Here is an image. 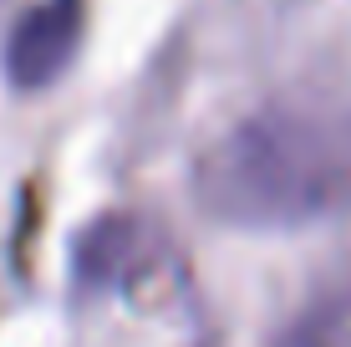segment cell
<instances>
[{
  "instance_id": "obj_3",
  "label": "cell",
  "mask_w": 351,
  "mask_h": 347,
  "mask_svg": "<svg viewBox=\"0 0 351 347\" xmlns=\"http://www.w3.org/2000/svg\"><path fill=\"white\" fill-rule=\"evenodd\" d=\"M285 347H351V256L336 260L306 296L285 332Z\"/></svg>"
},
{
  "instance_id": "obj_2",
  "label": "cell",
  "mask_w": 351,
  "mask_h": 347,
  "mask_svg": "<svg viewBox=\"0 0 351 347\" xmlns=\"http://www.w3.org/2000/svg\"><path fill=\"white\" fill-rule=\"evenodd\" d=\"M82 46V0H41L16 21L5 41V77L16 87H51Z\"/></svg>"
},
{
  "instance_id": "obj_4",
  "label": "cell",
  "mask_w": 351,
  "mask_h": 347,
  "mask_svg": "<svg viewBox=\"0 0 351 347\" xmlns=\"http://www.w3.org/2000/svg\"><path fill=\"white\" fill-rule=\"evenodd\" d=\"M138 250V225L123 220V214H107L82 230L77 240V276L82 286H107L117 276H128V260Z\"/></svg>"
},
{
  "instance_id": "obj_1",
  "label": "cell",
  "mask_w": 351,
  "mask_h": 347,
  "mask_svg": "<svg viewBox=\"0 0 351 347\" xmlns=\"http://www.w3.org/2000/svg\"><path fill=\"white\" fill-rule=\"evenodd\" d=\"M351 199V117L275 102L219 138L199 174V205L224 225L285 230L326 220Z\"/></svg>"
}]
</instances>
